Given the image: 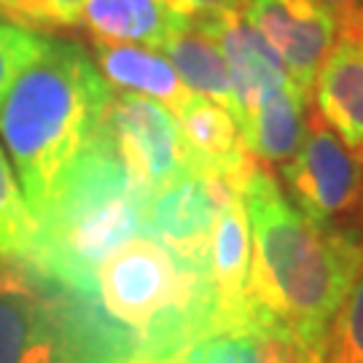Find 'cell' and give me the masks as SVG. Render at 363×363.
Wrapping results in <instances>:
<instances>
[{"instance_id":"1","label":"cell","mask_w":363,"mask_h":363,"mask_svg":"<svg viewBox=\"0 0 363 363\" xmlns=\"http://www.w3.org/2000/svg\"><path fill=\"white\" fill-rule=\"evenodd\" d=\"M240 196L250 226V312L298 350L323 352L328 328L363 269V232L304 218L259 164Z\"/></svg>"},{"instance_id":"2","label":"cell","mask_w":363,"mask_h":363,"mask_svg":"<svg viewBox=\"0 0 363 363\" xmlns=\"http://www.w3.org/2000/svg\"><path fill=\"white\" fill-rule=\"evenodd\" d=\"M111 84L76 40L49 38L0 103V138L35 216L57 181L100 132Z\"/></svg>"},{"instance_id":"3","label":"cell","mask_w":363,"mask_h":363,"mask_svg":"<svg viewBox=\"0 0 363 363\" xmlns=\"http://www.w3.org/2000/svg\"><path fill=\"white\" fill-rule=\"evenodd\" d=\"M148 194L130 181L105 121L33 216L25 261L65 288L91 298L94 274L113 250L145 234Z\"/></svg>"},{"instance_id":"4","label":"cell","mask_w":363,"mask_h":363,"mask_svg":"<svg viewBox=\"0 0 363 363\" xmlns=\"http://www.w3.org/2000/svg\"><path fill=\"white\" fill-rule=\"evenodd\" d=\"M91 304L127 345L132 363H169L216 320L208 269L145 234L100 264Z\"/></svg>"},{"instance_id":"5","label":"cell","mask_w":363,"mask_h":363,"mask_svg":"<svg viewBox=\"0 0 363 363\" xmlns=\"http://www.w3.org/2000/svg\"><path fill=\"white\" fill-rule=\"evenodd\" d=\"M0 363H132L89 296L0 256Z\"/></svg>"},{"instance_id":"6","label":"cell","mask_w":363,"mask_h":363,"mask_svg":"<svg viewBox=\"0 0 363 363\" xmlns=\"http://www.w3.org/2000/svg\"><path fill=\"white\" fill-rule=\"evenodd\" d=\"M280 175L288 202L315 223L345 226L363 199V159L342 143L315 108L304 143L280 164Z\"/></svg>"},{"instance_id":"7","label":"cell","mask_w":363,"mask_h":363,"mask_svg":"<svg viewBox=\"0 0 363 363\" xmlns=\"http://www.w3.org/2000/svg\"><path fill=\"white\" fill-rule=\"evenodd\" d=\"M103 121L118 162L145 194H154L164 183L191 169L178 118L164 105L140 94L113 91Z\"/></svg>"},{"instance_id":"8","label":"cell","mask_w":363,"mask_h":363,"mask_svg":"<svg viewBox=\"0 0 363 363\" xmlns=\"http://www.w3.org/2000/svg\"><path fill=\"white\" fill-rule=\"evenodd\" d=\"M232 194L237 189L226 181L194 167L186 169L148 194L143 208L145 237H154L196 269H208L213 229Z\"/></svg>"},{"instance_id":"9","label":"cell","mask_w":363,"mask_h":363,"mask_svg":"<svg viewBox=\"0 0 363 363\" xmlns=\"http://www.w3.org/2000/svg\"><path fill=\"white\" fill-rule=\"evenodd\" d=\"M245 19L283 60L294 84L312 97L315 76L339 33L334 13L320 0H250Z\"/></svg>"},{"instance_id":"10","label":"cell","mask_w":363,"mask_h":363,"mask_svg":"<svg viewBox=\"0 0 363 363\" xmlns=\"http://www.w3.org/2000/svg\"><path fill=\"white\" fill-rule=\"evenodd\" d=\"M191 25L218 40L226 67H229V78H232L237 127H242L250 118L267 91L286 81H294L288 76L283 60L261 38L259 30L247 22L245 13L208 16V19H194Z\"/></svg>"},{"instance_id":"11","label":"cell","mask_w":363,"mask_h":363,"mask_svg":"<svg viewBox=\"0 0 363 363\" xmlns=\"http://www.w3.org/2000/svg\"><path fill=\"white\" fill-rule=\"evenodd\" d=\"M175 118L191 167L216 175L240 191L256 162L247 151L242 132L232 113L213 100L191 94L175 113Z\"/></svg>"},{"instance_id":"12","label":"cell","mask_w":363,"mask_h":363,"mask_svg":"<svg viewBox=\"0 0 363 363\" xmlns=\"http://www.w3.org/2000/svg\"><path fill=\"white\" fill-rule=\"evenodd\" d=\"M210 291L216 320L213 328H232L250 323V226L240 191L232 194L210 240ZM210 328V331H213Z\"/></svg>"},{"instance_id":"13","label":"cell","mask_w":363,"mask_h":363,"mask_svg":"<svg viewBox=\"0 0 363 363\" xmlns=\"http://www.w3.org/2000/svg\"><path fill=\"white\" fill-rule=\"evenodd\" d=\"M315 111L363 159V35H342L315 76Z\"/></svg>"},{"instance_id":"14","label":"cell","mask_w":363,"mask_h":363,"mask_svg":"<svg viewBox=\"0 0 363 363\" xmlns=\"http://www.w3.org/2000/svg\"><path fill=\"white\" fill-rule=\"evenodd\" d=\"M91 46H94V65L113 89L148 97L172 113H178L183 103L194 94L186 89V84L175 73L167 57H162L148 46L100 43V40H91Z\"/></svg>"},{"instance_id":"15","label":"cell","mask_w":363,"mask_h":363,"mask_svg":"<svg viewBox=\"0 0 363 363\" xmlns=\"http://www.w3.org/2000/svg\"><path fill=\"white\" fill-rule=\"evenodd\" d=\"M189 22L191 19L181 16L169 0H84L81 9V25L100 43L162 49L164 40Z\"/></svg>"},{"instance_id":"16","label":"cell","mask_w":363,"mask_h":363,"mask_svg":"<svg viewBox=\"0 0 363 363\" xmlns=\"http://www.w3.org/2000/svg\"><path fill=\"white\" fill-rule=\"evenodd\" d=\"M310 100L312 97H307L294 81L267 91L250 118L240 127L250 156L267 164H283L296 154L307 138Z\"/></svg>"},{"instance_id":"17","label":"cell","mask_w":363,"mask_h":363,"mask_svg":"<svg viewBox=\"0 0 363 363\" xmlns=\"http://www.w3.org/2000/svg\"><path fill=\"white\" fill-rule=\"evenodd\" d=\"M298 347L250 312V323L213 328L169 363H296Z\"/></svg>"},{"instance_id":"18","label":"cell","mask_w":363,"mask_h":363,"mask_svg":"<svg viewBox=\"0 0 363 363\" xmlns=\"http://www.w3.org/2000/svg\"><path fill=\"white\" fill-rule=\"evenodd\" d=\"M162 49L175 67V73L186 84V89L218 103L234 116L237 105H234L232 78H229V67H226L218 40L189 22L181 30H175L164 40Z\"/></svg>"},{"instance_id":"19","label":"cell","mask_w":363,"mask_h":363,"mask_svg":"<svg viewBox=\"0 0 363 363\" xmlns=\"http://www.w3.org/2000/svg\"><path fill=\"white\" fill-rule=\"evenodd\" d=\"M35 220L27 208L25 194L19 191V183L13 178L11 164L0 145V256L25 259L33 242Z\"/></svg>"},{"instance_id":"20","label":"cell","mask_w":363,"mask_h":363,"mask_svg":"<svg viewBox=\"0 0 363 363\" xmlns=\"http://www.w3.org/2000/svg\"><path fill=\"white\" fill-rule=\"evenodd\" d=\"M323 363H363V269L328 328Z\"/></svg>"},{"instance_id":"21","label":"cell","mask_w":363,"mask_h":363,"mask_svg":"<svg viewBox=\"0 0 363 363\" xmlns=\"http://www.w3.org/2000/svg\"><path fill=\"white\" fill-rule=\"evenodd\" d=\"M46 43H49V35L30 30L0 13V103L13 81L22 76V70L38 60Z\"/></svg>"},{"instance_id":"22","label":"cell","mask_w":363,"mask_h":363,"mask_svg":"<svg viewBox=\"0 0 363 363\" xmlns=\"http://www.w3.org/2000/svg\"><path fill=\"white\" fill-rule=\"evenodd\" d=\"M0 13L19 22V25L30 27V30H38V33L54 30L52 16L46 11L43 0H0Z\"/></svg>"},{"instance_id":"23","label":"cell","mask_w":363,"mask_h":363,"mask_svg":"<svg viewBox=\"0 0 363 363\" xmlns=\"http://www.w3.org/2000/svg\"><path fill=\"white\" fill-rule=\"evenodd\" d=\"M172 9L186 19H208V16H226V13H245L250 0H169Z\"/></svg>"},{"instance_id":"24","label":"cell","mask_w":363,"mask_h":363,"mask_svg":"<svg viewBox=\"0 0 363 363\" xmlns=\"http://www.w3.org/2000/svg\"><path fill=\"white\" fill-rule=\"evenodd\" d=\"M334 13L342 35H363V0H320Z\"/></svg>"},{"instance_id":"25","label":"cell","mask_w":363,"mask_h":363,"mask_svg":"<svg viewBox=\"0 0 363 363\" xmlns=\"http://www.w3.org/2000/svg\"><path fill=\"white\" fill-rule=\"evenodd\" d=\"M43 3H46V11H49V16H52L54 30L81 25L84 0H43Z\"/></svg>"},{"instance_id":"26","label":"cell","mask_w":363,"mask_h":363,"mask_svg":"<svg viewBox=\"0 0 363 363\" xmlns=\"http://www.w3.org/2000/svg\"><path fill=\"white\" fill-rule=\"evenodd\" d=\"M296 363H323V352L298 350V361H296Z\"/></svg>"}]
</instances>
